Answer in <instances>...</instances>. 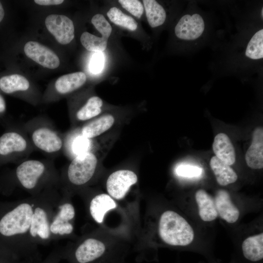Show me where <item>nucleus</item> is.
Masks as SVG:
<instances>
[{
  "instance_id": "nucleus-1",
  "label": "nucleus",
  "mask_w": 263,
  "mask_h": 263,
  "mask_svg": "<svg viewBox=\"0 0 263 263\" xmlns=\"http://www.w3.org/2000/svg\"><path fill=\"white\" fill-rule=\"evenodd\" d=\"M21 127L35 150L51 156L62 151L64 134L56 130L49 119L36 117L27 121Z\"/></svg>"
},
{
  "instance_id": "nucleus-2",
  "label": "nucleus",
  "mask_w": 263,
  "mask_h": 263,
  "mask_svg": "<svg viewBox=\"0 0 263 263\" xmlns=\"http://www.w3.org/2000/svg\"><path fill=\"white\" fill-rule=\"evenodd\" d=\"M158 232L164 242L172 246L188 245L194 238L190 225L184 217L172 210H167L161 215Z\"/></svg>"
},
{
  "instance_id": "nucleus-3",
  "label": "nucleus",
  "mask_w": 263,
  "mask_h": 263,
  "mask_svg": "<svg viewBox=\"0 0 263 263\" xmlns=\"http://www.w3.org/2000/svg\"><path fill=\"white\" fill-rule=\"evenodd\" d=\"M96 151L78 155L73 158L67 170L68 181L75 186H82L93 177L99 164Z\"/></svg>"
},
{
  "instance_id": "nucleus-4",
  "label": "nucleus",
  "mask_w": 263,
  "mask_h": 263,
  "mask_svg": "<svg viewBox=\"0 0 263 263\" xmlns=\"http://www.w3.org/2000/svg\"><path fill=\"white\" fill-rule=\"evenodd\" d=\"M27 135L21 127L20 130L3 133L0 137V155L12 156L15 159L23 161L28 159L35 150Z\"/></svg>"
},
{
  "instance_id": "nucleus-5",
  "label": "nucleus",
  "mask_w": 263,
  "mask_h": 263,
  "mask_svg": "<svg viewBox=\"0 0 263 263\" xmlns=\"http://www.w3.org/2000/svg\"><path fill=\"white\" fill-rule=\"evenodd\" d=\"M33 214L31 205L20 204L1 218L0 233L6 236L25 233L30 228Z\"/></svg>"
},
{
  "instance_id": "nucleus-6",
  "label": "nucleus",
  "mask_w": 263,
  "mask_h": 263,
  "mask_svg": "<svg viewBox=\"0 0 263 263\" xmlns=\"http://www.w3.org/2000/svg\"><path fill=\"white\" fill-rule=\"evenodd\" d=\"M52 164V161L50 160L27 159L17 167V178L23 188L33 189L37 187Z\"/></svg>"
},
{
  "instance_id": "nucleus-7",
  "label": "nucleus",
  "mask_w": 263,
  "mask_h": 263,
  "mask_svg": "<svg viewBox=\"0 0 263 263\" xmlns=\"http://www.w3.org/2000/svg\"><path fill=\"white\" fill-rule=\"evenodd\" d=\"M206 24L204 17L197 12L182 16L174 27L175 36L186 42L198 40L205 32Z\"/></svg>"
},
{
  "instance_id": "nucleus-8",
  "label": "nucleus",
  "mask_w": 263,
  "mask_h": 263,
  "mask_svg": "<svg viewBox=\"0 0 263 263\" xmlns=\"http://www.w3.org/2000/svg\"><path fill=\"white\" fill-rule=\"evenodd\" d=\"M137 180L136 174L132 170L120 169L115 171L107 179V192L111 197L117 200L121 199Z\"/></svg>"
},
{
  "instance_id": "nucleus-9",
  "label": "nucleus",
  "mask_w": 263,
  "mask_h": 263,
  "mask_svg": "<svg viewBox=\"0 0 263 263\" xmlns=\"http://www.w3.org/2000/svg\"><path fill=\"white\" fill-rule=\"evenodd\" d=\"M64 134L62 152L71 160L75 156L90 151H96L95 139L81 135L78 127H75Z\"/></svg>"
},
{
  "instance_id": "nucleus-10",
  "label": "nucleus",
  "mask_w": 263,
  "mask_h": 263,
  "mask_svg": "<svg viewBox=\"0 0 263 263\" xmlns=\"http://www.w3.org/2000/svg\"><path fill=\"white\" fill-rule=\"evenodd\" d=\"M48 31L56 40L61 44L70 43L75 37L73 21L68 17L59 14H51L45 20Z\"/></svg>"
},
{
  "instance_id": "nucleus-11",
  "label": "nucleus",
  "mask_w": 263,
  "mask_h": 263,
  "mask_svg": "<svg viewBox=\"0 0 263 263\" xmlns=\"http://www.w3.org/2000/svg\"><path fill=\"white\" fill-rule=\"evenodd\" d=\"M103 102L97 96H92L82 105L73 107L70 111V120L73 127H79L98 117L101 114Z\"/></svg>"
},
{
  "instance_id": "nucleus-12",
  "label": "nucleus",
  "mask_w": 263,
  "mask_h": 263,
  "mask_svg": "<svg viewBox=\"0 0 263 263\" xmlns=\"http://www.w3.org/2000/svg\"><path fill=\"white\" fill-rule=\"evenodd\" d=\"M26 56L43 67L54 69L60 65L58 56L50 49L35 41H29L24 45Z\"/></svg>"
},
{
  "instance_id": "nucleus-13",
  "label": "nucleus",
  "mask_w": 263,
  "mask_h": 263,
  "mask_svg": "<svg viewBox=\"0 0 263 263\" xmlns=\"http://www.w3.org/2000/svg\"><path fill=\"white\" fill-rule=\"evenodd\" d=\"M116 119L112 114L108 113L99 116L77 127L83 137L95 139L110 130L115 124Z\"/></svg>"
},
{
  "instance_id": "nucleus-14",
  "label": "nucleus",
  "mask_w": 263,
  "mask_h": 263,
  "mask_svg": "<svg viewBox=\"0 0 263 263\" xmlns=\"http://www.w3.org/2000/svg\"><path fill=\"white\" fill-rule=\"evenodd\" d=\"M105 251V245L102 242L89 238L78 246L75 256L78 263H90L101 258Z\"/></svg>"
},
{
  "instance_id": "nucleus-15",
  "label": "nucleus",
  "mask_w": 263,
  "mask_h": 263,
  "mask_svg": "<svg viewBox=\"0 0 263 263\" xmlns=\"http://www.w3.org/2000/svg\"><path fill=\"white\" fill-rule=\"evenodd\" d=\"M214 203L218 215L226 222L232 224L239 219L240 211L231 201L230 196L225 190H219L216 194Z\"/></svg>"
},
{
  "instance_id": "nucleus-16",
  "label": "nucleus",
  "mask_w": 263,
  "mask_h": 263,
  "mask_svg": "<svg viewBox=\"0 0 263 263\" xmlns=\"http://www.w3.org/2000/svg\"><path fill=\"white\" fill-rule=\"evenodd\" d=\"M245 159L247 166L253 169L263 168V130L256 128L253 133L252 141L247 150Z\"/></svg>"
},
{
  "instance_id": "nucleus-17",
  "label": "nucleus",
  "mask_w": 263,
  "mask_h": 263,
  "mask_svg": "<svg viewBox=\"0 0 263 263\" xmlns=\"http://www.w3.org/2000/svg\"><path fill=\"white\" fill-rule=\"evenodd\" d=\"M85 73L77 72L60 76L55 82V91L59 95L71 94L81 88L86 82Z\"/></svg>"
},
{
  "instance_id": "nucleus-18",
  "label": "nucleus",
  "mask_w": 263,
  "mask_h": 263,
  "mask_svg": "<svg viewBox=\"0 0 263 263\" xmlns=\"http://www.w3.org/2000/svg\"><path fill=\"white\" fill-rule=\"evenodd\" d=\"M215 156L222 162L230 166L235 162L234 147L228 136L224 133L216 135L212 145Z\"/></svg>"
},
{
  "instance_id": "nucleus-19",
  "label": "nucleus",
  "mask_w": 263,
  "mask_h": 263,
  "mask_svg": "<svg viewBox=\"0 0 263 263\" xmlns=\"http://www.w3.org/2000/svg\"><path fill=\"white\" fill-rule=\"evenodd\" d=\"M195 198L198 208L199 215L204 222H211L218 217L214 200L205 190H198Z\"/></svg>"
},
{
  "instance_id": "nucleus-20",
  "label": "nucleus",
  "mask_w": 263,
  "mask_h": 263,
  "mask_svg": "<svg viewBox=\"0 0 263 263\" xmlns=\"http://www.w3.org/2000/svg\"><path fill=\"white\" fill-rule=\"evenodd\" d=\"M242 253L247 260L257 262L263 258V233L246 238L242 244Z\"/></svg>"
},
{
  "instance_id": "nucleus-21",
  "label": "nucleus",
  "mask_w": 263,
  "mask_h": 263,
  "mask_svg": "<svg viewBox=\"0 0 263 263\" xmlns=\"http://www.w3.org/2000/svg\"><path fill=\"white\" fill-rule=\"evenodd\" d=\"M116 207V204L112 197L103 193L95 196L92 200L90 211L94 219L98 223H101L106 213Z\"/></svg>"
},
{
  "instance_id": "nucleus-22",
  "label": "nucleus",
  "mask_w": 263,
  "mask_h": 263,
  "mask_svg": "<svg viewBox=\"0 0 263 263\" xmlns=\"http://www.w3.org/2000/svg\"><path fill=\"white\" fill-rule=\"evenodd\" d=\"M209 165L220 185L226 186L237 181L238 176L235 171L215 156L211 157Z\"/></svg>"
},
{
  "instance_id": "nucleus-23",
  "label": "nucleus",
  "mask_w": 263,
  "mask_h": 263,
  "mask_svg": "<svg viewBox=\"0 0 263 263\" xmlns=\"http://www.w3.org/2000/svg\"><path fill=\"white\" fill-rule=\"evenodd\" d=\"M30 88L29 81L24 76L19 74L4 76L0 79V89L6 94L26 92Z\"/></svg>"
},
{
  "instance_id": "nucleus-24",
  "label": "nucleus",
  "mask_w": 263,
  "mask_h": 263,
  "mask_svg": "<svg viewBox=\"0 0 263 263\" xmlns=\"http://www.w3.org/2000/svg\"><path fill=\"white\" fill-rule=\"evenodd\" d=\"M50 228L46 212L41 208L37 207L32 217L30 232L33 237L38 235L43 239L50 236Z\"/></svg>"
},
{
  "instance_id": "nucleus-25",
  "label": "nucleus",
  "mask_w": 263,
  "mask_h": 263,
  "mask_svg": "<svg viewBox=\"0 0 263 263\" xmlns=\"http://www.w3.org/2000/svg\"><path fill=\"white\" fill-rule=\"evenodd\" d=\"M143 2L150 26L156 28L163 25L167 18V13L163 6L154 0H144Z\"/></svg>"
},
{
  "instance_id": "nucleus-26",
  "label": "nucleus",
  "mask_w": 263,
  "mask_h": 263,
  "mask_svg": "<svg viewBox=\"0 0 263 263\" xmlns=\"http://www.w3.org/2000/svg\"><path fill=\"white\" fill-rule=\"evenodd\" d=\"M245 56L251 60H258L263 57V29H260L252 36L247 44Z\"/></svg>"
},
{
  "instance_id": "nucleus-27",
  "label": "nucleus",
  "mask_w": 263,
  "mask_h": 263,
  "mask_svg": "<svg viewBox=\"0 0 263 263\" xmlns=\"http://www.w3.org/2000/svg\"><path fill=\"white\" fill-rule=\"evenodd\" d=\"M109 19L114 24L132 31L136 30L137 23L132 17L126 15L119 9L112 7L107 12Z\"/></svg>"
},
{
  "instance_id": "nucleus-28",
  "label": "nucleus",
  "mask_w": 263,
  "mask_h": 263,
  "mask_svg": "<svg viewBox=\"0 0 263 263\" xmlns=\"http://www.w3.org/2000/svg\"><path fill=\"white\" fill-rule=\"evenodd\" d=\"M80 42L87 50L100 53L107 48L108 39L98 37L87 32H83L80 37Z\"/></svg>"
},
{
  "instance_id": "nucleus-29",
  "label": "nucleus",
  "mask_w": 263,
  "mask_h": 263,
  "mask_svg": "<svg viewBox=\"0 0 263 263\" xmlns=\"http://www.w3.org/2000/svg\"><path fill=\"white\" fill-rule=\"evenodd\" d=\"M91 22L102 35V37L108 39L111 34L112 28L104 16L100 14H96L92 18Z\"/></svg>"
},
{
  "instance_id": "nucleus-30",
  "label": "nucleus",
  "mask_w": 263,
  "mask_h": 263,
  "mask_svg": "<svg viewBox=\"0 0 263 263\" xmlns=\"http://www.w3.org/2000/svg\"><path fill=\"white\" fill-rule=\"evenodd\" d=\"M122 7L137 18H140L144 12L142 3L137 0H119Z\"/></svg>"
},
{
  "instance_id": "nucleus-31",
  "label": "nucleus",
  "mask_w": 263,
  "mask_h": 263,
  "mask_svg": "<svg viewBox=\"0 0 263 263\" xmlns=\"http://www.w3.org/2000/svg\"><path fill=\"white\" fill-rule=\"evenodd\" d=\"M60 210L53 222L64 223L72 220L75 216V212L73 206L66 203L59 207Z\"/></svg>"
},
{
  "instance_id": "nucleus-32",
  "label": "nucleus",
  "mask_w": 263,
  "mask_h": 263,
  "mask_svg": "<svg viewBox=\"0 0 263 263\" xmlns=\"http://www.w3.org/2000/svg\"><path fill=\"white\" fill-rule=\"evenodd\" d=\"M176 173L182 177H195L201 175L202 169L193 166L180 165L176 169Z\"/></svg>"
},
{
  "instance_id": "nucleus-33",
  "label": "nucleus",
  "mask_w": 263,
  "mask_h": 263,
  "mask_svg": "<svg viewBox=\"0 0 263 263\" xmlns=\"http://www.w3.org/2000/svg\"><path fill=\"white\" fill-rule=\"evenodd\" d=\"M50 229L55 234H69L73 231V226L68 222L64 223L52 222Z\"/></svg>"
},
{
  "instance_id": "nucleus-34",
  "label": "nucleus",
  "mask_w": 263,
  "mask_h": 263,
  "mask_svg": "<svg viewBox=\"0 0 263 263\" xmlns=\"http://www.w3.org/2000/svg\"><path fill=\"white\" fill-rule=\"evenodd\" d=\"M104 64V57L100 53L94 54L91 58L89 68L90 71L94 74H98L102 70Z\"/></svg>"
},
{
  "instance_id": "nucleus-35",
  "label": "nucleus",
  "mask_w": 263,
  "mask_h": 263,
  "mask_svg": "<svg viewBox=\"0 0 263 263\" xmlns=\"http://www.w3.org/2000/svg\"><path fill=\"white\" fill-rule=\"evenodd\" d=\"M34 2L40 5H56L61 4L64 2L63 0H35Z\"/></svg>"
},
{
  "instance_id": "nucleus-36",
  "label": "nucleus",
  "mask_w": 263,
  "mask_h": 263,
  "mask_svg": "<svg viewBox=\"0 0 263 263\" xmlns=\"http://www.w3.org/2000/svg\"><path fill=\"white\" fill-rule=\"evenodd\" d=\"M6 110L5 101L3 97L0 94V113H3Z\"/></svg>"
},
{
  "instance_id": "nucleus-37",
  "label": "nucleus",
  "mask_w": 263,
  "mask_h": 263,
  "mask_svg": "<svg viewBox=\"0 0 263 263\" xmlns=\"http://www.w3.org/2000/svg\"><path fill=\"white\" fill-rule=\"evenodd\" d=\"M4 16V11L0 1V22L2 21Z\"/></svg>"
},
{
  "instance_id": "nucleus-38",
  "label": "nucleus",
  "mask_w": 263,
  "mask_h": 263,
  "mask_svg": "<svg viewBox=\"0 0 263 263\" xmlns=\"http://www.w3.org/2000/svg\"><path fill=\"white\" fill-rule=\"evenodd\" d=\"M262 12L261 13L262 14V18H263V8H262Z\"/></svg>"
}]
</instances>
